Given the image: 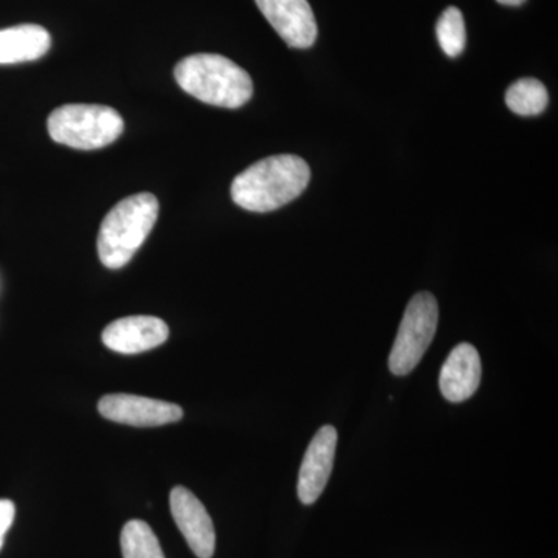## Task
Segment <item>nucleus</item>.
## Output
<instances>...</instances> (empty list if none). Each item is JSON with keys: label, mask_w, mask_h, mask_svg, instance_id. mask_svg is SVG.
<instances>
[{"label": "nucleus", "mask_w": 558, "mask_h": 558, "mask_svg": "<svg viewBox=\"0 0 558 558\" xmlns=\"http://www.w3.org/2000/svg\"><path fill=\"white\" fill-rule=\"evenodd\" d=\"M310 182V165L301 157H267L234 178L231 199L247 211L269 213L295 201Z\"/></svg>", "instance_id": "obj_1"}, {"label": "nucleus", "mask_w": 558, "mask_h": 558, "mask_svg": "<svg viewBox=\"0 0 558 558\" xmlns=\"http://www.w3.org/2000/svg\"><path fill=\"white\" fill-rule=\"evenodd\" d=\"M174 78L191 97L218 108H242L253 95L248 73L222 54L199 53L183 58L175 65Z\"/></svg>", "instance_id": "obj_2"}, {"label": "nucleus", "mask_w": 558, "mask_h": 558, "mask_svg": "<svg viewBox=\"0 0 558 558\" xmlns=\"http://www.w3.org/2000/svg\"><path fill=\"white\" fill-rule=\"evenodd\" d=\"M159 201L142 193L119 202L102 220L98 256L108 269H123L131 263L159 218Z\"/></svg>", "instance_id": "obj_3"}, {"label": "nucleus", "mask_w": 558, "mask_h": 558, "mask_svg": "<svg viewBox=\"0 0 558 558\" xmlns=\"http://www.w3.org/2000/svg\"><path fill=\"white\" fill-rule=\"evenodd\" d=\"M53 142L73 149H100L123 134L124 121L116 109L101 105H65L47 121Z\"/></svg>", "instance_id": "obj_4"}, {"label": "nucleus", "mask_w": 558, "mask_h": 558, "mask_svg": "<svg viewBox=\"0 0 558 558\" xmlns=\"http://www.w3.org/2000/svg\"><path fill=\"white\" fill-rule=\"evenodd\" d=\"M439 322L438 301L428 292L411 299L389 354L388 366L395 376H409L424 357L436 336Z\"/></svg>", "instance_id": "obj_5"}, {"label": "nucleus", "mask_w": 558, "mask_h": 558, "mask_svg": "<svg viewBox=\"0 0 558 558\" xmlns=\"http://www.w3.org/2000/svg\"><path fill=\"white\" fill-rule=\"evenodd\" d=\"M102 417L132 427H160L183 417V410L165 400L134 395H108L98 402Z\"/></svg>", "instance_id": "obj_6"}, {"label": "nucleus", "mask_w": 558, "mask_h": 558, "mask_svg": "<svg viewBox=\"0 0 558 558\" xmlns=\"http://www.w3.org/2000/svg\"><path fill=\"white\" fill-rule=\"evenodd\" d=\"M172 519L182 532L190 549L197 558H211L216 549V531L211 517L201 499L189 490L178 486L170 495Z\"/></svg>", "instance_id": "obj_7"}, {"label": "nucleus", "mask_w": 558, "mask_h": 558, "mask_svg": "<svg viewBox=\"0 0 558 558\" xmlns=\"http://www.w3.org/2000/svg\"><path fill=\"white\" fill-rule=\"evenodd\" d=\"M275 32L293 49H310L318 36L317 21L307 0H255Z\"/></svg>", "instance_id": "obj_8"}, {"label": "nucleus", "mask_w": 558, "mask_h": 558, "mask_svg": "<svg viewBox=\"0 0 558 558\" xmlns=\"http://www.w3.org/2000/svg\"><path fill=\"white\" fill-rule=\"evenodd\" d=\"M337 439V429L332 425H325L311 440L299 475V498L303 505H314L322 497L332 473Z\"/></svg>", "instance_id": "obj_9"}, {"label": "nucleus", "mask_w": 558, "mask_h": 558, "mask_svg": "<svg viewBox=\"0 0 558 558\" xmlns=\"http://www.w3.org/2000/svg\"><path fill=\"white\" fill-rule=\"evenodd\" d=\"M170 337V328L163 319L149 315H135L116 319L102 330L101 340L110 351L120 354H140L160 347Z\"/></svg>", "instance_id": "obj_10"}, {"label": "nucleus", "mask_w": 558, "mask_h": 558, "mask_svg": "<svg viewBox=\"0 0 558 558\" xmlns=\"http://www.w3.org/2000/svg\"><path fill=\"white\" fill-rule=\"evenodd\" d=\"M480 352L470 343L451 349L449 357L440 369L439 388L449 402H465L478 391L481 384Z\"/></svg>", "instance_id": "obj_11"}, {"label": "nucleus", "mask_w": 558, "mask_h": 558, "mask_svg": "<svg viewBox=\"0 0 558 558\" xmlns=\"http://www.w3.org/2000/svg\"><path fill=\"white\" fill-rule=\"evenodd\" d=\"M50 33L40 25L24 24L0 31V64L36 61L50 50Z\"/></svg>", "instance_id": "obj_12"}, {"label": "nucleus", "mask_w": 558, "mask_h": 558, "mask_svg": "<svg viewBox=\"0 0 558 558\" xmlns=\"http://www.w3.org/2000/svg\"><path fill=\"white\" fill-rule=\"evenodd\" d=\"M549 102L548 90L538 80L523 78L513 83L506 92V105L521 117H534L542 113Z\"/></svg>", "instance_id": "obj_13"}, {"label": "nucleus", "mask_w": 558, "mask_h": 558, "mask_svg": "<svg viewBox=\"0 0 558 558\" xmlns=\"http://www.w3.org/2000/svg\"><path fill=\"white\" fill-rule=\"evenodd\" d=\"M120 545L123 558H165L159 538L142 520H131L124 524Z\"/></svg>", "instance_id": "obj_14"}, {"label": "nucleus", "mask_w": 558, "mask_h": 558, "mask_svg": "<svg viewBox=\"0 0 558 558\" xmlns=\"http://www.w3.org/2000/svg\"><path fill=\"white\" fill-rule=\"evenodd\" d=\"M440 49L450 58H458L465 49L468 35H465L464 17L457 7H449L439 17L436 25Z\"/></svg>", "instance_id": "obj_15"}, {"label": "nucleus", "mask_w": 558, "mask_h": 558, "mask_svg": "<svg viewBox=\"0 0 558 558\" xmlns=\"http://www.w3.org/2000/svg\"><path fill=\"white\" fill-rule=\"evenodd\" d=\"M14 515H16L14 502L10 499H0V549H2L7 532L13 524Z\"/></svg>", "instance_id": "obj_16"}, {"label": "nucleus", "mask_w": 558, "mask_h": 558, "mask_svg": "<svg viewBox=\"0 0 558 558\" xmlns=\"http://www.w3.org/2000/svg\"><path fill=\"white\" fill-rule=\"evenodd\" d=\"M497 2L501 3V5L519 7L521 3H524V0H497Z\"/></svg>", "instance_id": "obj_17"}]
</instances>
